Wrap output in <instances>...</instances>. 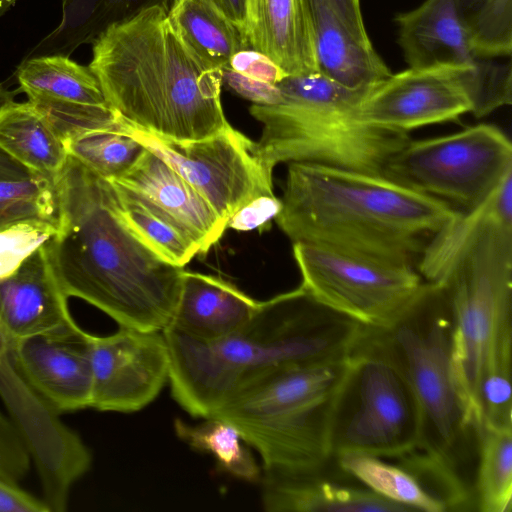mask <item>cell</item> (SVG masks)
<instances>
[{"instance_id": "cell-1", "label": "cell", "mask_w": 512, "mask_h": 512, "mask_svg": "<svg viewBox=\"0 0 512 512\" xmlns=\"http://www.w3.org/2000/svg\"><path fill=\"white\" fill-rule=\"evenodd\" d=\"M54 183L59 224L44 247L63 293L119 326L162 331L174 314L184 267L160 257L128 227L108 179L69 156Z\"/></svg>"}, {"instance_id": "cell-2", "label": "cell", "mask_w": 512, "mask_h": 512, "mask_svg": "<svg viewBox=\"0 0 512 512\" xmlns=\"http://www.w3.org/2000/svg\"><path fill=\"white\" fill-rule=\"evenodd\" d=\"M276 221L292 243L415 267L432 238L461 213L381 175L289 162Z\"/></svg>"}, {"instance_id": "cell-3", "label": "cell", "mask_w": 512, "mask_h": 512, "mask_svg": "<svg viewBox=\"0 0 512 512\" xmlns=\"http://www.w3.org/2000/svg\"><path fill=\"white\" fill-rule=\"evenodd\" d=\"M89 67L109 106L135 128L192 141L229 125L221 69L187 47L159 4L108 25L93 43Z\"/></svg>"}, {"instance_id": "cell-4", "label": "cell", "mask_w": 512, "mask_h": 512, "mask_svg": "<svg viewBox=\"0 0 512 512\" xmlns=\"http://www.w3.org/2000/svg\"><path fill=\"white\" fill-rule=\"evenodd\" d=\"M365 326L313 299L300 286L260 301L251 319L217 340L167 326L174 400L193 417L211 416L241 385L277 368L347 356Z\"/></svg>"}, {"instance_id": "cell-5", "label": "cell", "mask_w": 512, "mask_h": 512, "mask_svg": "<svg viewBox=\"0 0 512 512\" xmlns=\"http://www.w3.org/2000/svg\"><path fill=\"white\" fill-rule=\"evenodd\" d=\"M416 267L446 298L454 360L474 405L486 373L512 368V174L435 235Z\"/></svg>"}, {"instance_id": "cell-6", "label": "cell", "mask_w": 512, "mask_h": 512, "mask_svg": "<svg viewBox=\"0 0 512 512\" xmlns=\"http://www.w3.org/2000/svg\"><path fill=\"white\" fill-rule=\"evenodd\" d=\"M412 388L421 414L419 448L473 490L482 425L453 354V324L443 292L427 284L390 324L371 328Z\"/></svg>"}, {"instance_id": "cell-7", "label": "cell", "mask_w": 512, "mask_h": 512, "mask_svg": "<svg viewBox=\"0 0 512 512\" xmlns=\"http://www.w3.org/2000/svg\"><path fill=\"white\" fill-rule=\"evenodd\" d=\"M277 87L281 103L249 109L263 124L256 152L271 171L281 162H309L382 176L388 159L410 140L408 133L358 118L369 88L351 89L319 72L288 75Z\"/></svg>"}, {"instance_id": "cell-8", "label": "cell", "mask_w": 512, "mask_h": 512, "mask_svg": "<svg viewBox=\"0 0 512 512\" xmlns=\"http://www.w3.org/2000/svg\"><path fill=\"white\" fill-rule=\"evenodd\" d=\"M346 358L270 370L237 388L209 417L232 424L273 473L319 469L332 459L331 414Z\"/></svg>"}, {"instance_id": "cell-9", "label": "cell", "mask_w": 512, "mask_h": 512, "mask_svg": "<svg viewBox=\"0 0 512 512\" xmlns=\"http://www.w3.org/2000/svg\"><path fill=\"white\" fill-rule=\"evenodd\" d=\"M421 414L405 376L370 327L347 354L329 428L332 457H395L419 448Z\"/></svg>"}, {"instance_id": "cell-10", "label": "cell", "mask_w": 512, "mask_h": 512, "mask_svg": "<svg viewBox=\"0 0 512 512\" xmlns=\"http://www.w3.org/2000/svg\"><path fill=\"white\" fill-rule=\"evenodd\" d=\"M512 173V145L494 125L412 141L386 162L382 176L448 204L475 209Z\"/></svg>"}, {"instance_id": "cell-11", "label": "cell", "mask_w": 512, "mask_h": 512, "mask_svg": "<svg viewBox=\"0 0 512 512\" xmlns=\"http://www.w3.org/2000/svg\"><path fill=\"white\" fill-rule=\"evenodd\" d=\"M300 287L322 305L365 327L390 324L425 290L415 267L391 265L324 247L293 243Z\"/></svg>"}, {"instance_id": "cell-12", "label": "cell", "mask_w": 512, "mask_h": 512, "mask_svg": "<svg viewBox=\"0 0 512 512\" xmlns=\"http://www.w3.org/2000/svg\"><path fill=\"white\" fill-rule=\"evenodd\" d=\"M117 129L163 159L226 224L253 198L274 195L273 171L258 157L256 142L230 124L210 137L192 141L153 135L133 127L120 116Z\"/></svg>"}, {"instance_id": "cell-13", "label": "cell", "mask_w": 512, "mask_h": 512, "mask_svg": "<svg viewBox=\"0 0 512 512\" xmlns=\"http://www.w3.org/2000/svg\"><path fill=\"white\" fill-rule=\"evenodd\" d=\"M90 408L129 413L143 409L169 381L170 357L162 331L119 326L110 335L90 334Z\"/></svg>"}, {"instance_id": "cell-14", "label": "cell", "mask_w": 512, "mask_h": 512, "mask_svg": "<svg viewBox=\"0 0 512 512\" xmlns=\"http://www.w3.org/2000/svg\"><path fill=\"white\" fill-rule=\"evenodd\" d=\"M337 466L368 489L411 511H476L472 488L420 448L395 457L348 453Z\"/></svg>"}, {"instance_id": "cell-15", "label": "cell", "mask_w": 512, "mask_h": 512, "mask_svg": "<svg viewBox=\"0 0 512 512\" xmlns=\"http://www.w3.org/2000/svg\"><path fill=\"white\" fill-rule=\"evenodd\" d=\"M465 69L409 67L391 73L366 91L357 116L369 125L404 133L454 121L471 111Z\"/></svg>"}, {"instance_id": "cell-16", "label": "cell", "mask_w": 512, "mask_h": 512, "mask_svg": "<svg viewBox=\"0 0 512 512\" xmlns=\"http://www.w3.org/2000/svg\"><path fill=\"white\" fill-rule=\"evenodd\" d=\"M16 76L20 90L64 144L87 132L117 129L119 116L89 66L59 54L31 56L18 67Z\"/></svg>"}, {"instance_id": "cell-17", "label": "cell", "mask_w": 512, "mask_h": 512, "mask_svg": "<svg viewBox=\"0 0 512 512\" xmlns=\"http://www.w3.org/2000/svg\"><path fill=\"white\" fill-rule=\"evenodd\" d=\"M90 333L79 326L69 332L39 335L15 342V368L55 413L90 408L92 368Z\"/></svg>"}, {"instance_id": "cell-18", "label": "cell", "mask_w": 512, "mask_h": 512, "mask_svg": "<svg viewBox=\"0 0 512 512\" xmlns=\"http://www.w3.org/2000/svg\"><path fill=\"white\" fill-rule=\"evenodd\" d=\"M0 324L12 345L25 338L78 327L44 244L0 280Z\"/></svg>"}, {"instance_id": "cell-19", "label": "cell", "mask_w": 512, "mask_h": 512, "mask_svg": "<svg viewBox=\"0 0 512 512\" xmlns=\"http://www.w3.org/2000/svg\"><path fill=\"white\" fill-rule=\"evenodd\" d=\"M269 512H410L343 472L334 458L314 470L261 475Z\"/></svg>"}, {"instance_id": "cell-20", "label": "cell", "mask_w": 512, "mask_h": 512, "mask_svg": "<svg viewBox=\"0 0 512 512\" xmlns=\"http://www.w3.org/2000/svg\"><path fill=\"white\" fill-rule=\"evenodd\" d=\"M112 181L132 191L168 218L199 247V254L208 253L227 229V224L202 195L146 148L122 175Z\"/></svg>"}, {"instance_id": "cell-21", "label": "cell", "mask_w": 512, "mask_h": 512, "mask_svg": "<svg viewBox=\"0 0 512 512\" xmlns=\"http://www.w3.org/2000/svg\"><path fill=\"white\" fill-rule=\"evenodd\" d=\"M243 38L288 75L318 72L307 0H246Z\"/></svg>"}, {"instance_id": "cell-22", "label": "cell", "mask_w": 512, "mask_h": 512, "mask_svg": "<svg viewBox=\"0 0 512 512\" xmlns=\"http://www.w3.org/2000/svg\"><path fill=\"white\" fill-rule=\"evenodd\" d=\"M398 43L410 68H470L477 58L455 0H425L396 15Z\"/></svg>"}, {"instance_id": "cell-23", "label": "cell", "mask_w": 512, "mask_h": 512, "mask_svg": "<svg viewBox=\"0 0 512 512\" xmlns=\"http://www.w3.org/2000/svg\"><path fill=\"white\" fill-rule=\"evenodd\" d=\"M259 304L220 277L185 270L168 326L195 339L217 340L247 323Z\"/></svg>"}, {"instance_id": "cell-24", "label": "cell", "mask_w": 512, "mask_h": 512, "mask_svg": "<svg viewBox=\"0 0 512 512\" xmlns=\"http://www.w3.org/2000/svg\"><path fill=\"white\" fill-rule=\"evenodd\" d=\"M318 72L351 89H368L392 72L374 50L357 41L325 0H307Z\"/></svg>"}, {"instance_id": "cell-25", "label": "cell", "mask_w": 512, "mask_h": 512, "mask_svg": "<svg viewBox=\"0 0 512 512\" xmlns=\"http://www.w3.org/2000/svg\"><path fill=\"white\" fill-rule=\"evenodd\" d=\"M0 151L52 181L69 157L61 137L29 101L11 100L0 107Z\"/></svg>"}, {"instance_id": "cell-26", "label": "cell", "mask_w": 512, "mask_h": 512, "mask_svg": "<svg viewBox=\"0 0 512 512\" xmlns=\"http://www.w3.org/2000/svg\"><path fill=\"white\" fill-rule=\"evenodd\" d=\"M167 15L182 41L211 68L228 66L247 48L239 30L208 0H173Z\"/></svg>"}, {"instance_id": "cell-27", "label": "cell", "mask_w": 512, "mask_h": 512, "mask_svg": "<svg viewBox=\"0 0 512 512\" xmlns=\"http://www.w3.org/2000/svg\"><path fill=\"white\" fill-rule=\"evenodd\" d=\"M31 219L59 224L55 183L0 151V228Z\"/></svg>"}, {"instance_id": "cell-28", "label": "cell", "mask_w": 512, "mask_h": 512, "mask_svg": "<svg viewBox=\"0 0 512 512\" xmlns=\"http://www.w3.org/2000/svg\"><path fill=\"white\" fill-rule=\"evenodd\" d=\"M109 181L120 216L151 250L181 267L199 254V247L168 218L132 191Z\"/></svg>"}, {"instance_id": "cell-29", "label": "cell", "mask_w": 512, "mask_h": 512, "mask_svg": "<svg viewBox=\"0 0 512 512\" xmlns=\"http://www.w3.org/2000/svg\"><path fill=\"white\" fill-rule=\"evenodd\" d=\"M476 511L512 510V428L482 427L473 481Z\"/></svg>"}, {"instance_id": "cell-30", "label": "cell", "mask_w": 512, "mask_h": 512, "mask_svg": "<svg viewBox=\"0 0 512 512\" xmlns=\"http://www.w3.org/2000/svg\"><path fill=\"white\" fill-rule=\"evenodd\" d=\"M204 419L196 425L176 419V435L191 448L211 454L219 468L230 475L248 482L259 481L260 467L250 449L242 443L243 439L237 429L217 417Z\"/></svg>"}, {"instance_id": "cell-31", "label": "cell", "mask_w": 512, "mask_h": 512, "mask_svg": "<svg viewBox=\"0 0 512 512\" xmlns=\"http://www.w3.org/2000/svg\"><path fill=\"white\" fill-rule=\"evenodd\" d=\"M455 5L477 58L510 57L512 0H455Z\"/></svg>"}, {"instance_id": "cell-32", "label": "cell", "mask_w": 512, "mask_h": 512, "mask_svg": "<svg viewBox=\"0 0 512 512\" xmlns=\"http://www.w3.org/2000/svg\"><path fill=\"white\" fill-rule=\"evenodd\" d=\"M68 155L105 179H116L138 158L144 146L118 129L78 135L65 142Z\"/></svg>"}, {"instance_id": "cell-33", "label": "cell", "mask_w": 512, "mask_h": 512, "mask_svg": "<svg viewBox=\"0 0 512 512\" xmlns=\"http://www.w3.org/2000/svg\"><path fill=\"white\" fill-rule=\"evenodd\" d=\"M499 58H479L474 67L468 68L465 88L475 117H484L512 102L511 62Z\"/></svg>"}, {"instance_id": "cell-34", "label": "cell", "mask_w": 512, "mask_h": 512, "mask_svg": "<svg viewBox=\"0 0 512 512\" xmlns=\"http://www.w3.org/2000/svg\"><path fill=\"white\" fill-rule=\"evenodd\" d=\"M58 225L31 219L0 228V280L11 275L36 249L53 237Z\"/></svg>"}, {"instance_id": "cell-35", "label": "cell", "mask_w": 512, "mask_h": 512, "mask_svg": "<svg viewBox=\"0 0 512 512\" xmlns=\"http://www.w3.org/2000/svg\"><path fill=\"white\" fill-rule=\"evenodd\" d=\"M30 463L31 455L18 429L0 412V479L17 485Z\"/></svg>"}, {"instance_id": "cell-36", "label": "cell", "mask_w": 512, "mask_h": 512, "mask_svg": "<svg viewBox=\"0 0 512 512\" xmlns=\"http://www.w3.org/2000/svg\"><path fill=\"white\" fill-rule=\"evenodd\" d=\"M282 209V201L275 195L258 196L242 206L228 221L227 228L251 231L266 228Z\"/></svg>"}, {"instance_id": "cell-37", "label": "cell", "mask_w": 512, "mask_h": 512, "mask_svg": "<svg viewBox=\"0 0 512 512\" xmlns=\"http://www.w3.org/2000/svg\"><path fill=\"white\" fill-rule=\"evenodd\" d=\"M228 67L249 78L277 85L288 74L269 57L255 50L235 53Z\"/></svg>"}, {"instance_id": "cell-38", "label": "cell", "mask_w": 512, "mask_h": 512, "mask_svg": "<svg viewBox=\"0 0 512 512\" xmlns=\"http://www.w3.org/2000/svg\"><path fill=\"white\" fill-rule=\"evenodd\" d=\"M222 82L243 98L258 105L281 103L282 94L277 85L244 76L228 66L223 67Z\"/></svg>"}, {"instance_id": "cell-39", "label": "cell", "mask_w": 512, "mask_h": 512, "mask_svg": "<svg viewBox=\"0 0 512 512\" xmlns=\"http://www.w3.org/2000/svg\"><path fill=\"white\" fill-rule=\"evenodd\" d=\"M331 10L349 31V33L365 46H372L366 31L360 0H325Z\"/></svg>"}, {"instance_id": "cell-40", "label": "cell", "mask_w": 512, "mask_h": 512, "mask_svg": "<svg viewBox=\"0 0 512 512\" xmlns=\"http://www.w3.org/2000/svg\"><path fill=\"white\" fill-rule=\"evenodd\" d=\"M44 500H39L18 485L0 479V512H47Z\"/></svg>"}, {"instance_id": "cell-41", "label": "cell", "mask_w": 512, "mask_h": 512, "mask_svg": "<svg viewBox=\"0 0 512 512\" xmlns=\"http://www.w3.org/2000/svg\"><path fill=\"white\" fill-rule=\"evenodd\" d=\"M242 34L246 16V0H208Z\"/></svg>"}, {"instance_id": "cell-42", "label": "cell", "mask_w": 512, "mask_h": 512, "mask_svg": "<svg viewBox=\"0 0 512 512\" xmlns=\"http://www.w3.org/2000/svg\"><path fill=\"white\" fill-rule=\"evenodd\" d=\"M14 93L6 90L1 84H0V107H2L7 102L13 100Z\"/></svg>"}, {"instance_id": "cell-43", "label": "cell", "mask_w": 512, "mask_h": 512, "mask_svg": "<svg viewBox=\"0 0 512 512\" xmlns=\"http://www.w3.org/2000/svg\"><path fill=\"white\" fill-rule=\"evenodd\" d=\"M17 0H0V16L5 13Z\"/></svg>"}, {"instance_id": "cell-44", "label": "cell", "mask_w": 512, "mask_h": 512, "mask_svg": "<svg viewBox=\"0 0 512 512\" xmlns=\"http://www.w3.org/2000/svg\"><path fill=\"white\" fill-rule=\"evenodd\" d=\"M0 340H6L11 344V342H10L9 338L7 337V335L5 334L1 324H0Z\"/></svg>"}]
</instances>
